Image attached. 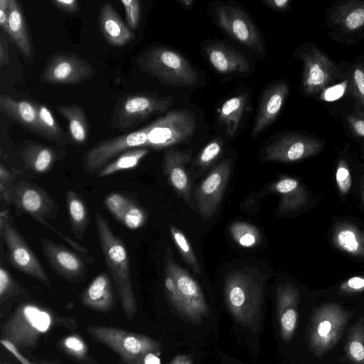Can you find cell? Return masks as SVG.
<instances>
[{"label":"cell","instance_id":"6da1fadb","mask_svg":"<svg viewBox=\"0 0 364 364\" xmlns=\"http://www.w3.org/2000/svg\"><path fill=\"white\" fill-rule=\"evenodd\" d=\"M164 288L169 303L181 316L193 322H200L209 308L203 292L193 277L174 260L169 247L164 259Z\"/></svg>","mask_w":364,"mask_h":364},{"label":"cell","instance_id":"7a4b0ae2","mask_svg":"<svg viewBox=\"0 0 364 364\" xmlns=\"http://www.w3.org/2000/svg\"><path fill=\"white\" fill-rule=\"evenodd\" d=\"M95 222L102 254L115 281L122 309L127 318L133 320L137 307L126 247L102 213L95 214Z\"/></svg>","mask_w":364,"mask_h":364},{"label":"cell","instance_id":"3957f363","mask_svg":"<svg viewBox=\"0 0 364 364\" xmlns=\"http://www.w3.org/2000/svg\"><path fill=\"white\" fill-rule=\"evenodd\" d=\"M224 295L233 318L241 325L256 331L262 318V283L250 273L236 271L226 277Z\"/></svg>","mask_w":364,"mask_h":364},{"label":"cell","instance_id":"277c9868","mask_svg":"<svg viewBox=\"0 0 364 364\" xmlns=\"http://www.w3.org/2000/svg\"><path fill=\"white\" fill-rule=\"evenodd\" d=\"M139 70L171 86L188 87L197 83L199 75L186 58L171 48L154 46L136 60Z\"/></svg>","mask_w":364,"mask_h":364},{"label":"cell","instance_id":"5b68a950","mask_svg":"<svg viewBox=\"0 0 364 364\" xmlns=\"http://www.w3.org/2000/svg\"><path fill=\"white\" fill-rule=\"evenodd\" d=\"M55 323L53 314L46 308L21 304L2 325L1 338L12 342L20 350L33 349Z\"/></svg>","mask_w":364,"mask_h":364},{"label":"cell","instance_id":"8992f818","mask_svg":"<svg viewBox=\"0 0 364 364\" xmlns=\"http://www.w3.org/2000/svg\"><path fill=\"white\" fill-rule=\"evenodd\" d=\"M86 331L127 364H144L151 353H161V343L146 335L106 326H90Z\"/></svg>","mask_w":364,"mask_h":364},{"label":"cell","instance_id":"52a82bcc","mask_svg":"<svg viewBox=\"0 0 364 364\" xmlns=\"http://www.w3.org/2000/svg\"><path fill=\"white\" fill-rule=\"evenodd\" d=\"M146 148L163 149L191 139L196 128V117L188 109H175L144 127Z\"/></svg>","mask_w":364,"mask_h":364},{"label":"cell","instance_id":"ba28073f","mask_svg":"<svg viewBox=\"0 0 364 364\" xmlns=\"http://www.w3.org/2000/svg\"><path fill=\"white\" fill-rule=\"evenodd\" d=\"M173 100L172 96L161 97L150 93L126 95L117 104L111 124L122 132L132 129L150 117L166 112Z\"/></svg>","mask_w":364,"mask_h":364},{"label":"cell","instance_id":"9c48e42d","mask_svg":"<svg viewBox=\"0 0 364 364\" xmlns=\"http://www.w3.org/2000/svg\"><path fill=\"white\" fill-rule=\"evenodd\" d=\"M0 233L6 245L11 264L18 271L51 288L49 277L35 253L14 225L7 210L0 215Z\"/></svg>","mask_w":364,"mask_h":364},{"label":"cell","instance_id":"30bf717a","mask_svg":"<svg viewBox=\"0 0 364 364\" xmlns=\"http://www.w3.org/2000/svg\"><path fill=\"white\" fill-rule=\"evenodd\" d=\"M296 53L302 63L301 87L306 95L324 90L337 75V68L331 58L314 44H305Z\"/></svg>","mask_w":364,"mask_h":364},{"label":"cell","instance_id":"8fae6325","mask_svg":"<svg viewBox=\"0 0 364 364\" xmlns=\"http://www.w3.org/2000/svg\"><path fill=\"white\" fill-rule=\"evenodd\" d=\"M218 26L245 46L264 55L265 49L261 35L247 14L240 7L219 4L215 9Z\"/></svg>","mask_w":364,"mask_h":364},{"label":"cell","instance_id":"7c38bea8","mask_svg":"<svg viewBox=\"0 0 364 364\" xmlns=\"http://www.w3.org/2000/svg\"><path fill=\"white\" fill-rule=\"evenodd\" d=\"M8 203L43 224L53 220L59 208L52 196L42 187L26 181L13 185Z\"/></svg>","mask_w":364,"mask_h":364},{"label":"cell","instance_id":"4fadbf2b","mask_svg":"<svg viewBox=\"0 0 364 364\" xmlns=\"http://www.w3.org/2000/svg\"><path fill=\"white\" fill-rule=\"evenodd\" d=\"M146 143L145 127L103 140L85 154L84 170L90 174L97 173L122 153L134 148L145 147Z\"/></svg>","mask_w":364,"mask_h":364},{"label":"cell","instance_id":"5bb4252c","mask_svg":"<svg viewBox=\"0 0 364 364\" xmlns=\"http://www.w3.org/2000/svg\"><path fill=\"white\" fill-rule=\"evenodd\" d=\"M95 72L90 62L77 54L60 53L48 59L40 79L53 85H75L90 80Z\"/></svg>","mask_w":364,"mask_h":364},{"label":"cell","instance_id":"9a60e30c","mask_svg":"<svg viewBox=\"0 0 364 364\" xmlns=\"http://www.w3.org/2000/svg\"><path fill=\"white\" fill-rule=\"evenodd\" d=\"M348 316L336 306L320 309L313 316L309 330L312 350L321 355L332 348L341 337Z\"/></svg>","mask_w":364,"mask_h":364},{"label":"cell","instance_id":"2e32d148","mask_svg":"<svg viewBox=\"0 0 364 364\" xmlns=\"http://www.w3.org/2000/svg\"><path fill=\"white\" fill-rule=\"evenodd\" d=\"M231 172V159L222 161L208 173L195 191L200 215L210 219L216 212Z\"/></svg>","mask_w":364,"mask_h":364},{"label":"cell","instance_id":"e0dca14e","mask_svg":"<svg viewBox=\"0 0 364 364\" xmlns=\"http://www.w3.org/2000/svg\"><path fill=\"white\" fill-rule=\"evenodd\" d=\"M320 147L316 140L297 133H286L262 149L264 161L293 162L315 152Z\"/></svg>","mask_w":364,"mask_h":364},{"label":"cell","instance_id":"ac0fdd59","mask_svg":"<svg viewBox=\"0 0 364 364\" xmlns=\"http://www.w3.org/2000/svg\"><path fill=\"white\" fill-rule=\"evenodd\" d=\"M41 250L57 274L72 283L83 279L87 272L86 264L75 252L48 238L41 240Z\"/></svg>","mask_w":364,"mask_h":364},{"label":"cell","instance_id":"d6986e66","mask_svg":"<svg viewBox=\"0 0 364 364\" xmlns=\"http://www.w3.org/2000/svg\"><path fill=\"white\" fill-rule=\"evenodd\" d=\"M289 92L286 82L280 81L268 86L263 92L258 105L250 136L257 137L277 119Z\"/></svg>","mask_w":364,"mask_h":364},{"label":"cell","instance_id":"ffe728a7","mask_svg":"<svg viewBox=\"0 0 364 364\" xmlns=\"http://www.w3.org/2000/svg\"><path fill=\"white\" fill-rule=\"evenodd\" d=\"M191 150L183 151L170 148L165 151L163 158V171L169 183L186 203L191 205V181L186 166L191 159Z\"/></svg>","mask_w":364,"mask_h":364},{"label":"cell","instance_id":"44dd1931","mask_svg":"<svg viewBox=\"0 0 364 364\" xmlns=\"http://www.w3.org/2000/svg\"><path fill=\"white\" fill-rule=\"evenodd\" d=\"M204 53L210 65L218 73L244 74L250 70V63L245 56L223 43L215 42L206 45Z\"/></svg>","mask_w":364,"mask_h":364},{"label":"cell","instance_id":"7402d4cb","mask_svg":"<svg viewBox=\"0 0 364 364\" xmlns=\"http://www.w3.org/2000/svg\"><path fill=\"white\" fill-rule=\"evenodd\" d=\"M104 204L107 210L129 229H139L147 220L144 208L122 193H112L107 195L104 200Z\"/></svg>","mask_w":364,"mask_h":364},{"label":"cell","instance_id":"603a6c76","mask_svg":"<svg viewBox=\"0 0 364 364\" xmlns=\"http://www.w3.org/2000/svg\"><path fill=\"white\" fill-rule=\"evenodd\" d=\"M99 25L103 37L112 46H124L134 37L109 2H105L100 8Z\"/></svg>","mask_w":364,"mask_h":364},{"label":"cell","instance_id":"cb8c5ba5","mask_svg":"<svg viewBox=\"0 0 364 364\" xmlns=\"http://www.w3.org/2000/svg\"><path fill=\"white\" fill-rule=\"evenodd\" d=\"M20 154L26 168L41 174L50 171L58 160L65 156L66 151L48 145L28 143L21 148Z\"/></svg>","mask_w":364,"mask_h":364},{"label":"cell","instance_id":"d4e9b609","mask_svg":"<svg viewBox=\"0 0 364 364\" xmlns=\"http://www.w3.org/2000/svg\"><path fill=\"white\" fill-rule=\"evenodd\" d=\"M298 295L288 284H282L277 291L278 320L282 338L287 341L294 333L298 321Z\"/></svg>","mask_w":364,"mask_h":364},{"label":"cell","instance_id":"484cf974","mask_svg":"<svg viewBox=\"0 0 364 364\" xmlns=\"http://www.w3.org/2000/svg\"><path fill=\"white\" fill-rule=\"evenodd\" d=\"M81 299L91 309L100 312L110 311L114 297L109 276L102 272L95 277L83 291Z\"/></svg>","mask_w":364,"mask_h":364},{"label":"cell","instance_id":"4316f807","mask_svg":"<svg viewBox=\"0 0 364 364\" xmlns=\"http://www.w3.org/2000/svg\"><path fill=\"white\" fill-rule=\"evenodd\" d=\"M0 110L27 129L40 135L37 104L2 94L0 95Z\"/></svg>","mask_w":364,"mask_h":364},{"label":"cell","instance_id":"83f0119b","mask_svg":"<svg viewBox=\"0 0 364 364\" xmlns=\"http://www.w3.org/2000/svg\"><path fill=\"white\" fill-rule=\"evenodd\" d=\"M331 22L346 33L364 29V1L350 0L341 2L332 11Z\"/></svg>","mask_w":364,"mask_h":364},{"label":"cell","instance_id":"f1b7e54d","mask_svg":"<svg viewBox=\"0 0 364 364\" xmlns=\"http://www.w3.org/2000/svg\"><path fill=\"white\" fill-rule=\"evenodd\" d=\"M8 16V34L15 42L25 58L28 60H31L33 53L31 39L21 7L17 1L9 0Z\"/></svg>","mask_w":364,"mask_h":364},{"label":"cell","instance_id":"f546056e","mask_svg":"<svg viewBox=\"0 0 364 364\" xmlns=\"http://www.w3.org/2000/svg\"><path fill=\"white\" fill-rule=\"evenodd\" d=\"M247 95L240 93L226 100L218 109V119L227 134L233 136L237 132L244 114Z\"/></svg>","mask_w":364,"mask_h":364},{"label":"cell","instance_id":"4dcf8cb0","mask_svg":"<svg viewBox=\"0 0 364 364\" xmlns=\"http://www.w3.org/2000/svg\"><path fill=\"white\" fill-rule=\"evenodd\" d=\"M56 110L68 122L69 134L72 141L78 145L85 144L88 138L89 126L82 108L77 104L58 105Z\"/></svg>","mask_w":364,"mask_h":364},{"label":"cell","instance_id":"1f68e13d","mask_svg":"<svg viewBox=\"0 0 364 364\" xmlns=\"http://www.w3.org/2000/svg\"><path fill=\"white\" fill-rule=\"evenodd\" d=\"M65 200L72 232L76 238L81 240L89 225V216L85 203L73 190L67 191Z\"/></svg>","mask_w":364,"mask_h":364},{"label":"cell","instance_id":"d6a6232c","mask_svg":"<svg viewBox=\"0 0 364 364\" xmlns=\"http://www.w3.org/2000/svg\"><path fill=\"white\" fill-rule=\"evenodd\" d=\"M149 149L146 147H138L128 150L104 166L97 172V176L104 178L119 171L133 168L147 155Z\"/></svg>","mask_w":364,"mask_h":364},{"label":"cell","instance_id":"836d02e7","mask_svg":"<svg viewBox=\"0 0 364 364\" xmlns=\"http://www.w3.org/2000/svg\"><path fill=\"white\" fill-rule=\"evenodd\" d=\"M37 108L40 136L58 144H65L66 138L63 129L48 107L44 105L37 104Z\"/></svg>","mask_w":364,"mask_h":364},{"label":"cell","instance_id":"e575fe53","mask_svg":"<svg viewBox=\"0 0 364 364\" xmlns=\"http://www.w3.org/2000/svg\"><path fill=\"white\" fill-rule=\"evenodd\" d=\"M230 233L235 242L243 247H255L260 240L259 230L245 222L232 223L230 227Z\"/></svg>","mask_w":364,"mask_h":364},{"label":"cell","instance_id":"d590c367","mask_svg":"<svg viewBox=\"0 0 364 364\" xmlns=\"http://www.w3.org/2000/svg\"><path fill=\"white\" fill-rule=\"evenodd\" d=\"M64 352L84 364H97L91 359L87 345L82 337L77 334L65 337L60 343Z\"/></svg>","mask_w":364,"mask_h":364},{"label":"cell","instance_id":"8d00e7d4","mask_svg":"<svg viewBox=\"0 0 364 364\" xmlns=\"http://www.w3.org/2000/svg\"><path fill=\"white\" fill-rule=\"evenodd\" d=\"M170 232L183 260L194 273H200V267L198 261L184 233L173 225L170 226Z\"/></svg>","mask_w":364,"mask_h":364},{"label":"cell","instance_id":"74e56055","mask_svg":"<svg viewBox=\"0 0 364 364\" xmlns=\"http://www.w3.org/2000/svg\"><path fill=\"white\" fill-rule=\"evenodd\" d=\"M18 291L17 283L2 265L0 267V301L2 304Z\"/></svg>","mask_w":364,"mask_h":364},{"label":"cell","instance_id":"f35d334b","mask_svg":"<svg viewBox=\"0 0 364 364\" xmlns=\"http://www.w3.org/2000/svg\"><path fill=\"white\" fill-rule=\"evenodd\" d=\"M350 84L354 97L364 107V67L357 65L353 68Z\"/></svg>","mask_w":364,"mask_h":364},{"label":"cell","instance_id":"ab89813d","mask_svg":"<svg viewBox=\"0 0 364 364\" xmlns=\"http://www.w3.org/2000/svg\"><path fill=\"white\" fill-rule=\"evenodd\" d=\"M223 147L221 139H215L208 143L200 153L198 164L202 167L208 166L220 154Z\"/></svg>","mask_w":364,"mask_h":364},{"label":"cell","instance_id":"60d3db41","mask_svg":"<svg viewBox=\"0 0 364 364\" xmlns=\"http://www.w3.org/2000/svg\"><path fill=\"white\" fill-rule=\"evenodd\" d=\"M127 23L130 29H136L139 23L141 16V5L139 0H122Z\"/></svg>","mask_w":364,"mask_h":364},{"label":"cell","instance_id":"b9f144b4","mask_svg":"<svg viewBox=\"0 0 364 364\" xmlns=\"http://www.w3.org/2000/svg\"><path fill=\"white\" fill-rule=\"evenodd\" d=\"M337 240L339 245L346 252L355 253L358 251L359 243L352 230H341L338 235Z\"/></svg>","mask_w":364,"mask_h":364},{"label":"cell","instance_id":"7bdbcfd3","mask_svg":"<svg viewBox=\"0 0 364 364\" xmlns=\"http://www.w3.org/2000/svg\"><path fill=\"white\" fill-rule=\"evenodd\" d=\"M12 173L4 166L0 164V194L2 199L6 203L9 200V195L13 181Z\"/></svg>","mask_w":364,"mask_h":364},{"label":"cell","instance_id":"ee69618b","mask_svg":"<svg viewBox=\"0 0 364 364\" xmlns=\"http://www.w3.org/2000/svg\"><path fill=\"white\" fill-rule=\"evenodd\" d=\"M336 179L339 189L343 193H346L351 185V179L349 171L343 166H340L336 171Z\"/></svg>","mask_w":364,"mask_h":364},{"label":"cell","instance_id":"f6af8a7d","mask_svg":"<svg viewBox=\"0 0 364 364\" xmlns=\"http://www.w3.org/2000/svg\"><path fill=\"white\" fill-rule=\"evenodd\" d=\"M349 356L356 363L364 361V344L358 339L352 340L348 346Z\"/></svg>","mask_w":364,"mask_h":364},{"label":"cell","instance_id":"bcb514c9","mask_svg":"<svg viewBox=\"0 0 364 364\" xmlns=\"http://www.w3.org/2000/svg\"><path fill=\"white\" fill-rule=\"evenodd\" d=\"M347 122L352 133L364 138V118L355 115H348Z\"/></svg>","mask_w":364,"mask_h":364},{"label":"cell","instance_id":"7dc6e473","mask_svg":"<svg viewBox=\"0 0 364 364\" xmlns=\"http://www.w3.org/2000/svg\"><path fill=\"white\" fill-rule=\"evenodd\" d=\"M53 6L60 11L69 14L77 13L79 4L76 0H50Z\"/></svg>","mask_w":364,"mask_h":364},{"label":"cell","instance_id":"c3c4849f","mask_svg":"<svg viewBox=\"0 0 364 364\" xmlns=\"http://www.w3.org/2000/svg\"><path fill=\"white\" fill-rule=\"evenodd\" d=\"M346 87L345 82H343V84L328 88L325 90V92H323L322 96L323 97V100L331 101L340 97L343 95Z\"/></svg>","mask_w":364,"mask_h":364},{"label":"cell","instance_id":"681fc988","mask_svg":"<svg viewBox=\"0 0 364 364\" xmlns=\"http://www.w3.org/2000/svg\"><path fill=\"white\" fill-rule=\"evenodd\" d=\"M0 341L1 345L22 364H31L25 357L23 356L20 353V350L12 342L4 338H1Z\"/></svg>","mask_w":364,"mask_h":364},{"label":"cell","instance_id":"f907efd6","mask_svg":"<svg viewBox=\"0 0 364 364\" xmlns=\"http://www.w3.org/2000/svg\"><path fill=\"white\" fill-rule=\"evenodd\" d=\"M9 0H0V26L7 33L9 32Z\"/></svg>","mask_w":364,"mask_h":364},{"label":"cell","instance_id":"816d5d0a","mask_svg":"<svg viewBox=\"0 0 364 364\" xmlns=\"http://www.w3.org/2000/svg\"><path fill=\"white\" fill-rule=\"evenodd\" d=\"M262 2L266 6L277 11H287L291 4L289 0H264Z\"/></svg>","mask_w":364,"mask_h":364},{"label":"cell","instance_id":"f5cc1de1","mask_svg":"<svg viewBox=\"0 0 364 364\" xmlns=\"http://www.w3.org/2000/svg\"><path fill=\"white\" fill-rule=\"evenodd\" d=\"M9 62V54L8 47L3 36L0 39V66L3 67Z\"/></svg>","mask_w":364,"mask_h":364},{"label":"cell","instance_id":"db71d44e","mask_svg":"<svg viewBox=\"0 0 364 364\" xmlns=\"http://www.w3.org/2000/svg\"><path fill=\"white\" fill-rule=\"evenodd\" d=\"M346 287L350 290H360L364 288V279L360 277H353L346 282Z\"/></svg>","mask_w":364,"mask_h":364},{"label":"cell","instance_id":"11a10c76","mask_svg":"<svg viewBox=\"0 0 364 364\" xmlns=\"http://www.w3.org/2000/svg\"><path fill=\"white\" fill-rule=\"evenodd\" d=\"M169 364H193V360L189 355H178L174 357Z\"/></svg>","mask_w":364,"mask_h":364},{"label":"cell","instance_id":"9f6ffc18","mask_svg":"<svg viewBox=\"0 0 364 364\" xmlns=\"http://www.w3.org/2000/svg\"><path fill=\"white\" fill-rule=\"evenodd\" d=\"M178 3L181 6L188 10L191 9L194 6V1L193 0H180Z\"/></svg>","mask_w":364,"mask_h":364},{"label":"cell","instance_id":"6f0895ef","mask_svg":"<svg viewBox=\"0 0 364 364\" xmlns=\"http://www.w3.org/2000/svg\"><path fill=\"white\" fill-rule=\"evenodd\" d=\"M358 116L362 118H364V112H358Z\"/></svg>","mask_w":364,"mask_h":364},{"label":"cell","instance_id":"680465c9","mask_svg":"<svg viewBox=\"0 0 364 364\" xmlns=\"http://www.w3.org/2000/svg\"><path fill=\"white\" fill-rule=\"evenodd\" d=\"M44 364H54V363H46Z\"/></svg>","mask_w":364,"mask_h":364},{"label":"cell","instance_id":"91938a15","mask_svg":"<svg viewBox=\"0 0 364 364\" xmlns=\"http://www.w3.org/2000/svg\"><path fill=\"white\" fill-rule=\"evenodd\" d=\"M1 364H9V363H1Z\"/></svg>","mask_w":364,"mask_h":364}]
</instances>
